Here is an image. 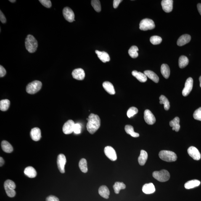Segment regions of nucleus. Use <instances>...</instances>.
Returning a JSON list of instances; mask_svg holds the SVG:
<instances>
[{
    "label": "nucleus",
    "mask_w": 201,
    "mask_h": 201,
    "mask_svg": "<svg viewBox=\"0 0 201 201\" xmlns=\"http://www.w3.org/2000/svg\"><path fill=\"white\" fill-rule=\"evenodd\" d=\"M81 126L79 123L75 124L73 132L76 134H80L81 132Z\"/></svg>",
    "instance_id": "nucleus-43"
},
{
    "label": "nucleus",
    "mask_w": 201,
    "mask_h": 201,
    "mask_svg": "<svg viewBox=\"0 0 201 201\" xmlns=\"http://www.w3.org/2000/svg\"><path fill=\"white\" fill-rule=\"evenodd\" d=\"M66 162V157L63 154H60L58 156L57 159V164L58 168L61 173H65V167Z\"/></svg>",
    "instance_id": "nucleus-10"
},
{
    "label": "nucleus",
    "mask_w": 201,
    "mask_h": 201,
    "mask_svg": "<svg viewBox=\"0 0 201 201\" xmlns=\"http://www.w3.org/2000/svg\"><path fill=\"white\" fill-rule=\"evenodd\" d=\"M144 73L146 76L149 78L156 83H158L159 81V78L157 75L152 71L147 70L144 71Z\"/></svg>",
    "instance_id": "nucleus-26"
},
{
    "label": "nucleus",
    "mask_w": 201,
    "mask_h": 201,
    "mask_svg": "<svg viewBox=\"0 0 201 201\" xmlns=\"http://www.w3.org/2000/svg\"><path fill=\"white\" fill-rule=\"evenodd\" d=\"M4 186L8 196L10 197H15L16 192L14 190L15 189L16 185L14 181L10 180H7L5 182Z\"/></svg>",
    "instance_id": "nucleus-6"
},
{
    "label": "nucleus",
    "mask_w": 201,
    "mask_h": 201,
    "mask_svg": "<svg viewBox=\"0 0 201 201\" xmlns=\"http://www.w3.org/2000/svg\"><path fill=\"white\" fill-rule=\"evenodd\" d=\"M191 37L189 34H184L180 37L177 41L178 46H182L184 45L190 41Z\"/></svg>",
    "instance_id": "nucleus-18"
},
{
    "label": "nucleus",
    "mask_w": 201,
    "mask_h": 201,
    "mask_svg": "<svg viewBox=\"0 0 201 201\" xmlns=\"http://www.w3.org/2000/svg\"><path fill=\"white\" fill-rule=\"evenodd\" d=\"M79 168L80 170L83 173H86L88 171V169L87 166V162L86 159H82L80 160L79 164Z\"/></svg>",
    "instance_id": "nucleus-37"
},
{
    "label": "nucleus",
    "mask_w": 201,
    "mask_h": 201,
    "mask_svg": "<svg viewBox=\"0 0 201 201\" xmlns=\"http://www.w3.org/2000/svg\"><path fill=\"white\" fill-rule=\"evenodd\" d=\"M10 105V102L8 99H3L0 101V110L5 112L8 109Z\"/></svg>",
    "instance_id": "nucleus-32"
},
{
    "label": "nucleus",
    "mask_w": 201,
    "mask_h": 201,
    "mask_svg": "<svg viewBox=\"0 0 201 201\" xmlns=\"http://www.w3.org/2000/svg\"><path fill=\"white\" fill-rule=\"evenodd\" d=\"M95 52L97 54L99 59L103 63L108 62L110 61V57L109 54L105 51H100L99 50H96Z\"/></svg>",
    "instance_id": "nucleus-19"
},
{
    "label": "nucleus",
    "mask_w": 201,
    "mask_h": 201,
    "mask_svg": "<svg viewBox=\"0 0 201 201\" xmlns=\"http://www.w3.org/2000/svg\"><path fill=\"white\" fill-rule=\"evenodd\" d=\"M189 60L186 56H181L180 57L178 61L179 67L180 68H184L188 65Z\"/></svg>",
    "instance_id": "nucleus-33"
},
{
    "label": "nucleus",
    "mask_w": 201,
    "mask_h": 201,
    "mask_svg": "<svg viewBox=\"0 0 201 201\" xmlns=\"http://www.w3.org/2000/svg\"><path fill=\"white\" fill-rule=\"evenodd\" d=\"M193 116L195 120L201 121V107L194 112Z\"/></svg>",
    "instance_id": "nucleus-41"
},
{
    "label": "nucleus",
    "mask_w": 201,
    "mask_h": 201,
    "mask_svg": "<svg viewBox=\"0 0 201 201\" xmlns=\"http://www.w3.org/2000/svg\"><path fill=\"white\" fill-rule=\"evenodd\" d=\"M198 10L201 15V4H198L197 5Z\"/></svg>",
    "instance_id": "nucleus-49"
},
{
    "label": "nucleus",
    "mask_w": 201,
    "mask_h": 201,
    "mask_svg": "<svg viewBox=\"0 0 201 201\" xmlns=\"http://www.w3.org/2000/svg\"><path fill=\"white\" fill-rule=\"evenodd\" d=\"M189 155L194 160H199L201 158V154L197 148L194 146H191L187 150Z\"/></svg>",
    "instance_id": "nucleus-14"
},
{
    "label": "nucleus",
    "mask_w": 201,
    "mask_h": 201,
    "mask_svg": "<svg viewBox=\"0 0 201 201\" xmlns=\"http://www.w3.org/2000/svg\"><path fill=\"white\" fill-rule=\"evenodd\" d=\"M101 125L100 118L97 115L91 114L88 117L86 128L91 134H94L99 129Z\"/></svg>",
    "instance_id": "nucleus-1"
},
{
    "label": "nucleus",
    "mask_w": 201,
    "mask_h": 201,
    "mask_svg": "<svg viewBox=\"0 0 201 201\" xmlns=\"http://www.w3.org/2000/svg\"><path fill=\"white\" fill-rule=\"evenodd\" d=\"M1 147L4 152L10 153L13 151V148L10 143L6 141H4L1 143Z\"/></svg>",
    "instance_id": "nucleus-28"
},
{
    "label": "nucleus",
    "mask_w": 201,
    "mask_h": 201,
    "mask_svg": "<svg viewBox=\"0 0 201 201\" xmlns=\"http://www.w3.org/2000/svg\"><path fill=\"white\" fill-rule=\"evenodd\" d=\"M42 83L38 80H34L27 85L26 87V91L30 94H36L41 89Z\"/></svg>",
    "instance_id": "nucleus-4"
},
{
    "label": "nucleus",
    "mask_w": 201,
    "mask_h": 201,
    "mask_svg": "<svg viewBox=\"0 0 201 201\" xmlns=\"http://www.w3.org/2000/svg\"><path fill=\"white\" fill-rule=\"evenodd\" d=\"M180 120L179 117H176L170 122V126L172 127L173 131L178 132L179 131L180 126Z\"/></svg>",
    "instance_id": "nucleus-25"
},
{
    "label": "nucleus",
    "mask_w": 201,
    "mask_h": 201,
    "mask_svg": "<svg viewBox=\"0 0 201 201\" xmlns=\"http://www.w3.org/2000/svg\"><path fill=\"white\" fill-rule=\"evenodd\" d=\"M155 27L154 21L148 18L141 20L139 24L140 29L142 31L152 30L155 28Z\"/></svg>",
    "instance_id": "nucleus-7"
},
{
    "label": "nucleus",
    "mask_w": 201,
    "mask_h": 201,
    "mask_svg": "<svg viewBox=\"0 0 201 201\" xmlns=\"http://www.w3.org/2000/svg\"><path fill=\"white\" fill-rule=\"evenodd\" d=\"M138 110L137 108L135 107H131L128 109L127 112V116L128 118H131L135 115L138 113Z\"/></svg>",
    "instance_id": "nucleus-40"
},
{
    "label": "nucleus",
    "mask_w": 201,
    "mask_h": 201,
    "mask_svg": "<svg viewBox=\"0 0 201 201\" xmlns=\"http://www.w3.org/2000/svg\"><path fill=\"white\" fill-rule=\"evenodd\" d=\"M173 3L172 0H163L161 2L162 9L167 13L171 12L173 9Z\"/></svg>",
    "instance_id": "nucleus-16"
},
{
    "label": "nucleus",
    "mask_w": 201,
    "mask_h": 201,
    "mask_svg": "<svg viewBox=\"0 0 201 201\" xmlns=\"http://www.w3.org/2000/svg\"><path fill=\"white\" fill-rule=\"evenodd\" d=\"M132 75L141 83H145L147 80V76L144 73L134 70L132 72Z\"/></svg>",
    "instance_id": "nucleus-22"
},
{
    "label": "nucleus",
    "mask_w": 201,
    "mask_h": 201,
    "mask_svg": "<svg viewBox=\"0 0 201 201\" xmlns=\"http://www.w3.org/2000/svg\"><path fill=\"white\" fill-rule=\"evenodd\" d=\"M139 51L137 47L135 46H131L128 51V54L132 58H136L139 55L138 51Z\"/></svg>",
    "instance_id": "nucleus-35"
},
{
    "label": "nucleus",
    "mask_w": 201,
    "mask_h": 201,
    "mask_svg": "<svg viewBox=\"0 0 201 201\" xmlns=\"http://www.w3.org/2000/svg\"><path fill=\"white\" fill-rule=\"evenodd\" d=\"M200 184V182L197 180H193L187 182L184 185L186 189H190L199 186Z\"/></svg>",
    "instance_id": "nucleus-29"
},
{
    "label": "nucleus",
    "mask_w": 201,
    "mask_h": 201,
    "mask_svg": "<svg viewBox=\"0 0 201 201\" xmlns=\"http://www.w3.org/2000/svg\"><path fill=\"white\" fill-rule=\"evenodd\" d=\"M46 201H59L57 197L54 196H50L47 198Z\"/></svg>",
    "instance_id": "nucleus-44"
},
{
    "label": "nucleus",
    "mask_w": 201,
    "mask_h": 201,
    "mask_svg": "<svg viewBox=\"0 0 201 201\" xmlns=\"http://www.w3.org/2000/svg\"><path fill=\"white\" fill-rule=\"evenodd\" d=\"M99 195L104 198L108 199L109 198L110 192L108 188L105 186H102L99 187Z\"/></svg>",
    "instance_id": "nucleus-23"
},
{
    "label": "nucleus",
    "mask_w": 201,
    "mask_h": 201,
    "mask_svg": "<svg viewBox=\"0 0 201 201\" xmlns=\"http://www.w3.org/2000/svg\"><path fill=\"white\" fill-rule=\"evenodd\" d=\"M0 21L3 24L5 23L6 21V19L5 16L3 13L2 11H0Z\"/></svg>",
    "instance_id": "nucleus-46"
},
{
    "label": "nucleus",
    "mask_w": 201,
    "mask_h": 201,
    "mask_svg": "<svg viewBox=\"0 0 201 201\" xmlns=\"http://www.w3.org/2000/svg\"><path fill=\"white\" fill-rule=\"evenodd\" d=\"M9 1H10L11 2L14 3L16 1L15 0H9Z\"/></svg>",
    "instance_id": "nucleus-50"
},
{
    "label": "nucleus",
    "mask_w": 201,
    "mask_h": 201,
    "mask_svg": "<svg viewBox=\"0 0 201 201\" xmlns=\"http://www.w3.org/2000/svg\"><path fill=\"white\" fill-rule=\"evenodd\" d=\"M91 5L96 12H100L101 11L100 2L99 0H92L91 1Z\"/></svg>",
    "instance_id": "nucleus-38"
},
{
    "label": "nucleus",
    "mask_w": 201,
    "mask_h": 201,
    "mask_svg": "<svg viewBox=\"0 0 201 201\" xmlns=\"http://www.w3.org/2000/svg\"><path fill=\"white\" fill-rule=\"evenodd\" d=\"M24 174L30 178H35L36 176L37 173L36 170L32 167H28L25 168L24 171Z\"/></svg>",
    "instance_id": "nucleus-24"
},
{
    "label": "nucleus",
    "mask_w": 201,
    "mask_h": 201,
    "mask_svg": "<svg viewBox=\"0 0 201 201\" xmlns=\"http://www.w3.org/2000/svg\"><path fill=\"white\" fill-rule=\"evenodd\" d=\"M39 1L43 6L47 8H50L52 6L51 2L50 0H40Z\"/></svg>",
    "instance_id": "nucleus-42"
},
{
    "label": "nucleus",
    "mask_w": 201,
    "mask_h": 201,
    "mask_svg": "<svg viewBox=\"0 0 201 201\" xmlns=\"http://www.w3.org/2000/svg\"><path fill=\"white\" fill-rule=\"evenodd\" d=\"M6 72L5 69L3 67V66H0V77L2 78L5 75Z\"/></svg>",
    "instance_id": "nucleus-45"
},
{
    "label": "nucleus",
    "mask_w": 201,
    "mask_h": 201,
    "mask_svg": "<svg viewBox=\"0 0 201 201\" xmlns=\"http://www.w3.org/2000/svg\"><path fill=\"white\" fill-rule=\"evenodd\" d=\"M122 0H114L113 1V7L114 8H117L118 7L119 5L122 2Z\"/></svg>",
    "instance_id": "nucleus-47"
},
{
    "label": "nucleus",
    "mask_w": 201,
    "mask_h": 201,
    "mask_svg": "<svg viewBox=\"0 0 201 201\" xmlns=\"http://www.w3.org/2000/svg\"><path fill=\"white\" fill-rule=\"evenodd\" d=\"M63 14L65 20L70 22L75 21V14L73 11L70 8L66 7L63 10Z\"/></svg>",
    "instance_id": "nucleus-8"
},
{
    "label": "nucleus",
    "mask_w": 201,
    "mask_h": 201,
    "mask_svg": "<svg viewBox=\"0 0 201 201\" xmlns=\"http://www.w3.org/2000/svg\"><path fill=\"white\" fill-rule=\"evenodd\" d=\"M73 78L78 80H83L84 79L85 73L84 70L81 68H78L74 70L72 72Z\"/></svg>",
    "instance_id": "nucleus-15"
},
{
    "label": "nucleus",
    "mask_w": 201,
    "mask_h": 201,
    "mask_svg": "<svg viewBox=\"0 0 201 201\" xmlns=\"http://www.w3.org/2000/svg\"><path fill=\"white\" fill-rule=\"evenodd\" d=\"M148 155L147 152L144 150H141L140 155L138 157V162L140 165L143 166L145 164L147 160Z\"/></svg>",
    "instance_id": "nucleus-27"
},
{
    "label": "nucleus",
    "mask_w": 201,
    "mask_h": 201,
    "mask_svg": "<svg viewBox=\"0 0 201 201\" xmlns=\"http://www.w3.org/2000/svg\"><path fill=\"white\" fill-rule=\"evenodd\" d=\"M25 46L26 49L29 52L34 53L37 49V41L33 35L29 34L25 40Z\"/></svg>",
    "instance_id": "nucleus-2"
},
{
    "label": "nucleus",
    "mask_w": 201,
    "mask_h": 201,
    "mask_svg": "<svg viewBox=\"0 0 201 201\" xmlns=\"http://www.w3.org/2000/svg\"><path fill=\"white\" fill-rule=\"evenodd\" d=\"M159 156L162 160L167 162L176 161L177 158L176 154L171 151H161L159 153Z\"/></svg>",
    "instance_id": "nucleus-3"
},
{
    "label": "nucleus",
    "mask_w": 201,
    "mask_h": 201,
    "mask_svg": "<svg viewBox=\"0 0 201 201\" xmlns=\"http://www.w3.org/2000/svg\"><path fill=\"white\" fill-rule=\"evenodd\" d=\"M142 190L143 192L146 194H152L155 191V186L152 183L144 184Z\"/></svg>",
    "instance_id": "nucleus-20"
},
{
    "label": "nucleus",
    "mask_w": 201,
    "mask_h": 201,
    "mask_svg": "<svg viewBox=\"0 0 201 201\" xmlns=\"http://www.w3.org/2000/svg\"><path fill=\"white\" fill-rule=\"evenodd\" d=\"M103 87L109 94L110 95L115 94V92L113 85L110 82H104L102 84Z\"/></svg>",
    "instance_id": "nucleus-21"
},
{
    "label": "nucleus",
    "mask_w": 201,
    "mask_h": 201,
    "mask_svg": "<svg viewBox=\"0 0 201 201\" xmlns=\"http://www.w3.org/2000/svg\"><path fill=\"white\" fill-rule=\"evenodd\" d=\"M115 193L118 194L120 192L121 190L125 189L126 187L124 183L119 182H116L113 186Z\"/></svg>",
    "instance_id": "nucleus-34"
},
{
    "label": "nucleus",
    "mask_w": 201,
    "mask_h": 201,
    "mask_svg": "<svg viewBox=\"0 0 201 201\" xmlns=\"http://www.w3.org/2000/svg\"><path fill=\"white\" fill-rule=\"evenodd\" d=\"M193 80L191 77L188 78L186 82L185 87L182 91L183 96H186L189 95L193 89Z\"/></svg>",
    "instance_id": "nucleus-9"
},
{
    "label": "nucleus",
    "mask_w": 201,
    "mask_h": 201,
    "mask_svg": "<svg viewBox=\"0 0 201 201\" xmlns=\"http://www.w3.org/2000/svg\"><path fill=\"white\" fill-rule=\"evenodd\" d=\"M161 73L165 79H168L170 76V70L169 67L167 64H163L161 66Z\"/></svg>",
    "instance_id": "nucleus-30"
},
{
    "label": "nucleus",
    "mask_w": 201,
    "mask_h": 201,
    "mask_svg": "<svg viewBox=\"0 0 201 201\" xmlns=\"http://www.w3.org/2000/svg\"><path fill=\"white\" fill-rule=\"evenodd\" d=\"M153 177L155 179L161 182H164L168 181L170 178V174L168 171L162 170L160 171H156L153 173Z\"/></svg>",
    "instance_id": "nucleus-5"
},
{
    "label": "nucleus",
    "mask_w": 201,
    "mask_h": 201,
    "mask_svg": "<svg viewBox=\"0 0 201 201\" xmlns=\"http://www.w3.org/2000/svg\"><path fill=\"white\" fill-rule=\"evenodd\" d=\"M125 130L127 134L130 135L133 137L138 138L139 136V133L135 132L133 127L131 125H126L125 127Z\"/></svg>",
    "instance_id": "nucleus-31"
},
{
    "label": "nucleus",
    "mask_w": 201,
    "mask_h": 201,
    "mask_svg": "<svg viewBox=\"0 0 201 201\" xmlns=\"http://www.w3.org/2000/svg\"><path fill=\"white\" fill-rule=\"evenodd\" d=\"M30 136L33 140L35 141H39L41 137V130L38 128H32L30 132Z\"/></svg>",
    "instance_id": "nucleus-17"
},
{
    "label": "nucleus",
    "mask_w": 201,
    "mask_h": 201,
    "mask_svg": "<svg viewBox=\"0 0 201 201\" xmlns=\"http://www.w3.org/2000/svg\"><path fill=\"white\" fill-rule=\"evenodd\" d=\"M4 164V160L2 157L0 158V166L2 167Z\"/></svg>",
    "instance_id": "nucleus-48"
},
{
    "label": "nucleus",
    "mask_w": 201,
    "mask_h": 201,
    "mask_svg": "<svg viewBox=\"0 0 201 201\" xmlns=\"http://www.w3.org/2000/svg\"><path fill=\"white\" fill-rule=\"evenodd\" d=\"M144 120L149 125H153L155 123L156 118L153 114L149 110H146L144 112Z\"/></svg>",
    "instance_id": "nucleus-13"
},
{
    "label": "nucleus",
    "mask_w": 201,
    "mask_h": 201,
    "mask_svg": "<svg viewBox=\"0 0 201 201\" xmlns=\"http://www.w3.org/2000/svg\"><path fill=\"white\" fill-rule=\"evenodd\" d=\"M150 40L151 43L154 45L160 44L162 41V38L157 35L151 37Z\"/></svg>",
    "instance_id": "nucleus-39"
},
{
    "label": "nucleus",
    "mask_w": 201,
    "mask_h": 201,
    "mask_svg": "<svg viewBox=\"0 0 201 201\" xmlns=\"http://www.w3.org/2000/svg\"><path fill=\"white\" fill-rule=\"evenodd\" d=\"M75 125L74 122L72 120H69L66 122L63 127V131L64 134L69 135L73 133Z\"/></svg>",
    "instance_id": "nucleus-11"
},
{
    "label": "nucleus",
    "mask_w": 201,
    "mask_h": 201,
    "mask_svg": "<svg viewBox=\"0 0 201 201\" xmlns=\"http://www.w3.org/2000/svg\"><path fill=\"white\" fill-rule=\"evenodd\" d=\"M199 81H200V86L201 87V76L200 77V78H199Z\"/></svg>",
    "instance_id": "nucleus-51"
},
{
    "label": "nucleus",
    "mask_w": 201,
    "mask_h": 201,
    "mask_svg": "<svg viewBox=\"0 0 201 201\" xmlns=\"http://www.w3.org/2000/svg\"><path fill=\"white\" fill-rule=\"evenodd\" d=\"M160 103L164 105V107L166 110H168L170 108V104L168 99L163 95L161 96L160 97Z\"/></svg>",
    "instance_id": "nucleus-36"
},
{
    "label": "nucleus",
    "mask_w": 201,
    "mask_h": 201,
    "mask_svg": "<svg viewBox=\"0 0 201 201\" xmlns=\"http://www.w3.org/2000/svg\"><path fill=\"white\" fill-rule=\"evenodd\" d=\"M104 152L108 158L111 160L115 161L117 160L116 153L113 148L110 146H106L104 149Z\"/></svg>",
    "instance_id": "nucleus-12"
}]
</instances>
